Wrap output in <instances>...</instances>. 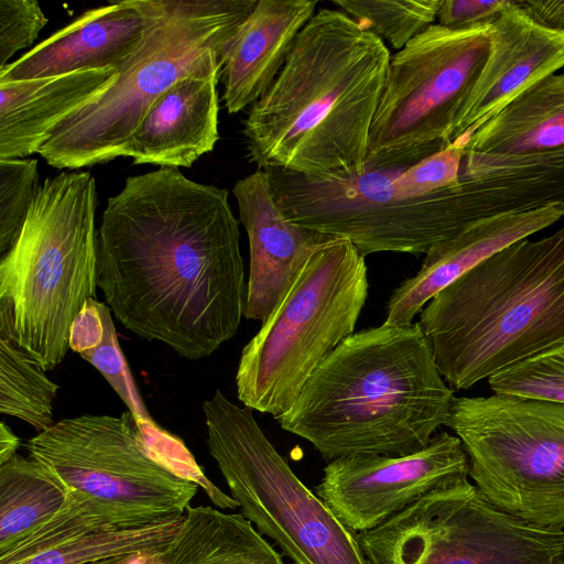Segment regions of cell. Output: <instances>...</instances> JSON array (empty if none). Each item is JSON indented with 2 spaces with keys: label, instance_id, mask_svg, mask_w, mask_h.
I'll return each mask as SVG.
<instances>
[{
  "label": "cell",
  "instance_id": "cell-10",
  "mask_svg": "<svg viewBox=\"0 0 564 564\" xmlns=\"http://www.w3.org/2000/svg\"><path fill=\"white\" fill-rule=\"evenodd\" d=\"M467 454L468 477L495 506L564 528V403L494 393L455 397L445 423Z\"/></svg>",
  "mask_w": 564,
  "mask_h": 564
},
{
  "label": "cell",
  "instance_id": "cell-22",
  "mask_svg": "<svg viewBox=\"0 0 564 564\" xmlns=\"http://www.w3.org/2000/svg\"><path fill=\"white\" fill-rule=\"evenodd\" d=\"M152 564H285L241 513L188 507L172 541L148 555Z\"/></svg>",
  "mask_w": 564,
  "mask_h": 564
},
{
  "label": "cell",
  "instance_id": "cell-6",
  "mask_svg": "<svg viewBox=\"0 0 564 564\" xmlns=\"http://www.w3.org/2000/svg\"><path fill=\"white\" fill-rule=\"evenodd\" d=\"M97 188L89 172L39 186L22 230L0 262V329L52 370L66 357L73 322L96 299Z\"/></svg>",
  "mask_w": 564,
  "mask_h": 564
},
{
  "label": "cell",
  "instance_id": "cell-4",
  "mask_svg": "<svg viewBox=\"0 0 564 564\" xmlns=\"http://www.w3.org/2000/svg\"><path fill=\"white\" fill-rule=\"evenodd\" d=\"M417 323L453 390L564 340V227L484 260L438 292Z\"/></svg>",
  "mask_w": 564,
  "mask_h": 564
},
{
  "label": "cell",
  "instance_id": "cell-33",
  "mask_svg": "<svg viewBox=\"0 0 564 564\" xmlns=\"http://www.w3.org/2000/svg\"><path fill=\"white\" fill-rule=\"evenodd\" d=\"M512 0H442L438 24L448 29H466L491 24Z\"/></svg>",
  "mask_w": 564,
  "mask_h": 564
},
{
  "label": "cell",
  "instance_id": "cell-17",
  "mask_svg": "<svg viewBox=\"0 0 564 564\" xmlns=\"http://www.w3.org/2000/svg\"><path fill=\"white\" fill-rule=\"evenodd\" d=\"M144 26L138 0L89 9L0 68V80L33 79L107 67L118 69L139 45Z\"/></svg>",
  "mask_w": 564,
  "mask_h": 564
},
{
  "label": "cell",
  "instance_id": "cell-3",
  "mask_svg": "<svg viewBox=\"0 0 564 564\" xmlns=\"http://www.w3.org/2000/svg\"><path fill=\"white\" fill-rule=\"evenodd\" d=\"M454 398L420 324L383 323L343 340L276 420L328 462L404 456L445 425Z\"/></svg>",
  "mask_w": 564,
  "mask_h": 564
},
{
  "label": "cell",
  "instance_id": "cell-11",
  "mask_svg": "<svg viewBox=\"0 0 564 564\" xmlns=\"http://www.w3.org/2000/svg\"><path fill=\"white\" fill-rule=\"evenodd\" d=\"M491 24H432L391 55L366 167L401 171L453 143L489 53Z\"/></svg>",
  "mask_w": 564,
  "mask_h": 564
},
{
  "label": "cell",
  "instance_id": "cell-8",
  "mask_svg": "<svg viewBox=\"0 0 564 564\" xmlns=\"http://www.w3.org/2000/svg\"><path fill=\"white\" fill-rule=\"evenodd\" d=\"M24 446L66 487L65 508L96 531L181 517L198 489L150 455L130 412L63 419Z\"/></svg>",
  "mask_w": 564,
  "mask_h": 564
},
{
  "label": "cell",
  "instance_id": "cell-14",
  "mask_svg": "<svg viewBox=\"0 0 564 564\" xmlns=\"http://www.w3.org/2000/svg\"><path fill=\"white\" fill-rule=\"evenodd\" d=\"M249 241V276L243 317L264 323L281 303L314 251L333 237L291 221L282 212L264 170L232 188Z\"/></svg>",
  "mask_w": 564,
  "mask_h": 564
},
{
  "label": "cell",
  "instance_id": "cell-31",
  "mask_svg": "<svg viewBox=\"0 0 564 564\" xmlns=\"http://www.w3.org/2000/svg\"><path fill=\"white\" fill-rule=\"evenodd\" d=\"M464 144L455 141L417 163L392 171L391 184L397 196L415 197L445 188L458 180Z\"/></svg>",
  "mask_w": 564,
  "mask_h": 564
},
{
  "label": "cell",
  "instance_id": "cell-37",
  "mask_svg": "<svg viewBox=\"0 0 564 564\" xmlns=\"http://www.w3.org/2000/svg\"><path fill=\"white\" fill-rule=\"evenodd\" d=\"M137 557H140V556L112 557V558H108V560L91 563V564H132Z\"/></svg>",
  "mask_w": 564,
  "mask_h": 564
},
{
  "label": "cell",
  "instance_id": "cell-16",
  "mask_svg": "<svg viewBox=\"0 0 564 564\" xmlns=\"http://www.w3.org/2000/svg\"><path fill=\"white\" fill-rule=\"evenodd\" d=\"M564 217V204L477 220L434 245L417 272L390 294L384 324L408 325L442 290L506 247L546 229Z\"/></svg>",
  "mask_w": 564,
  "mask_h": 564
},
{
  "label": "cell",
  "instance_id": "cell-9",
  "mask_svg": "<svg viewBox=\"0 0 564 564\" xmlns=\"http://www.w3.org/2000/svg\"><path fill=\"white\" fill-rule=\"evenodd\" d=\"M203 413L209 454L240 513L292 564H369L357 534L295 475L251 409L217 389Z\"/></svg>",
  "mask_w": 564,
  "mask_h": 564
},
{
  "label": "cell",
  "instance_id": "cell-5",
  "mask_svg": "<svg viewBox=\"0 0 564 564\" xmlns=\"http://www.w3.org/2000/svg\"><path fill=\"white\" fill-rule=\"evenodd\" d=\"M258 0H138L143 36L111 86L66 118L41 147L53 167L78 170L123 156L154 102L194 74L220 72L228 42Z\"/></svg>",
  "mask_w": 564,
  "mask_h": 564
},
{
  "label": "cell",
  "instance_id": "cell-2",
  "mask_svg": "<svg viewBox=\"0 0 564 564\" xmlns=\"http://www.w3.org/2000/svg\"><path fill=\"white\" fill-rule=\"evenodd\" d=\"M391 54L341 10L321 9L243 122L249 159L322 180L361 174Z\"/></svg>",
  "mask_w": 564,
  "mask_h": 564
},
{
  "label": "cell",
  "instance_id": "cell-13",
  "mask_svg": "<svg viewBox=\"0 0 564 564\" xmlns=\"http://www.w3.org/2000/svg\"><path fill=\"white\" fill-rule=\"evenodd\" d=\"M460 440L437 432L421 451L404 456L354 455L330 460L315 494L358 534L375 529L429 492L468 477Z\"/></svg>",
  "mask_w": 564,
  "mask_h": 564
},
{
  "label": "cell",
  "instance_id": "cell-23",
  "mask_svg": "<svg viewBox=\"0 0 564 564\" xmlns=\"http://www.w3.org/2000/svg\"><path fill=\"white\" fill-rule=\"evenodd\" d=\"M67 498L64 484L32 457L0 465V555L54 517Z\"/></svg>",
  "mask_w": 564,
  "mask_h": 564
},
{
  "label": "cell",
  "instance_id": "cell-24",
  "mask_svg": "<svg viewBox=\"0 0 564 564\" xmlns=\"http://www.w3.org/2000/svg\"><path fill=\"white\" fill-rule=\"evenodd\" d=\"M58 386L14 339L0 336V412L42 433L55 424L53 405Z\"/></svg>",
  "mask_w": 564,
  "mask_h": 564
},
{
  "label": "cell",
  "instance_id": "cell-30",
  "mask_svg": "<svg viewBox=\"0 0 564 564\" xmlns=\"http://www.w3.org/2000/svg\"><path fill=\"white\" fill-rule=\"evenodd\" d=\"M135 424L143 443L155 460L175 475L202 487L215 506L231 510L239 508L231 496L226 495L206 477L181 438L169 433L154 421L135 422Z\"/></svg>",
  "mask_w": 564,
  "mask_h": 564
},
{
  "label": "cell",
  "instance_id": "cell-29",
  "mask_svg": "<svg viewBox=\"0 0 564 564\" xmlns=\"http://www.w3.org/2000/svg\"><path fill=\"white\" fill-rule=\"evenodd\" d=\"M98 308L104 324L102 340L94 349L80 354V357L102 375L127 405L135 422H152L153 419L139 395L120 348L110 308L101 302H98Z\"/></svg>",
  "mask_w": 564,
  "mask_h": 564
},
{
  "label": "cell",
  "instance_id": "cell-19",
  "mask_svg": "<svg viewBox=\"0 0 564 564\" xmlns=\"http://www.w3.org/2000/svg\"><path fill=\"white\" fill-rule=\"evenodd\" d=\"M316 4L311 0H258L223 58L219 80L230 115L253 105L273 83Z\"/></svg>",
  "mask_w": 564,
  "mask_h": 564
},
{
  "label": "cell",
  "instance_id": "cell-15",
  "mask_svg": "<svg viewBox=\"0 0 564 564\" xmlns=\"http://www.w3.org/2000/svg\"><path fill=\"white\" fill-rule=\"evenodd\" d=\"M564 68V32L534 22L512 0L491 23L489 53L459 115L453 142L475 132L521 93Z\"/></svg>",
  "mask_w": 564,
  "mask_h": 564
},
{
  "label": "cell",
  "instance_id": "cell-12",
  "mask_svg": "<svg viewBox=\"0 0 564 564\" xmlns=\"http://www.w3.org/2000/svg\"><path fill=\"white\" fill-rule=\"evenodd\" d=\"M357 539L369 564H564V528L506 512L468 477L429 492Z\"/></svg>",
  "mask_w": 564,
  "mask_h": 564
},
{
  "label": "cell",
  "instance_id": "cell-26",
  "mask_svg": "<svg viewBox=\"0 0 564 564\" xmlns=\"http://www.w3.org/2000/svg\"><path fill=\"white\" fill-rule=\"evenodd\" d=\"M333 3L400 51L433 24L442 0H334Z\"/></svg>",
  "mask_w": 564,
  "mask_h": 564
},
{
  "label": "cell",
  "instance_id": "cell-35",
  "mask_svg": "<svg viewBox=\"0 0 564 564\" xmlns=\"http://www.w3.org/2000/svg\"><path fill=\"white\" fill-rule=\"evenodd\" d=\"M516 3L538 24L564 32V0H516Z\"/></svg>",
  "mask_w": 564,
  "mask_h": 564
},
{
  "label": "cell",
  "instance_id": "cell-34",
  "mask_svg": "<svg viewBox=\"0 0 564 564\" xmlns=\"http://www.w3.org/2000/svg\"><path fill=\"white\" fill-rule=\"evenodd\" d=\"M96 299L88 300L70 327L69 349L77 354L97 347L104 336V324Z\"/></svg>",
  "mask_w": 564,
  "mask_h": 564
},
{
  "label": "cell",
  "instance_id": "cell-25",
  "mask_svg": "<svg viewBox=\"0 0 564 564\" xmlns=\"http://www.w3.org/2000/svg\"><path fill=\"white\" fill-rule=\"evenodd\" d=\"M184 514L139 528L82 535L15 564H91L112 557L152 555L172 541Z\"/></svg>",
  "mask_w": 564,
  "mask_h": 564
},
{
  "label": "cell",
  "instance_id": "cell-32",
  "mask_svg": "<svg viewBox=\"0 0 564 564\" xmlns=\"http://www.w3.org/2000/svg\"><path fill=\"white\" fill-rule=\"evenodd\" d=\"M46 23L37 1L0 0V68L18 51L33 44Z\"/></svg>",
  "mask_w": 564,
  "mask_h": 564
},
{
  "label": "cell",
  "instance_id": "cell-36",
  "mask_svg": "<svg viewBox=\"0 0 564 564\" xmlns=\"http://www.w3.org/2000/svg\"><path fill=\"white\" fill-rule=\"evenodd\" d=\"M21 440L12 432L4 422L0 424V465L18 454Z\"/></svg>",
  "mask_w": 564,
  "mask_h": 564
},
{
  "label": "cell",
  "instance_id": "cell-18",
  "mask_svg": "<svg viewBox=\"0 0 564 564\" xmlns=\"http://www.w3.org/2000/svg\"><path fill=\"white\" fill-rule=\"evenodd\" d=\"M220 72L194 74L164 93L147 112L123 156L134 164L191 167L219 139L217 84Z\"/></svg>",
  "mask_w": 564,
  "mask_h": 564
},
{
  "label": "cell",
  "instance_id": "cell-21",
  "mask_svg": "<svg viewBox=\"0 0 564 564\" xmlns=\"http://www.w3.org/2000/svg\"><path fill=\"white\" fill-rule=\"evenodd\" d=\"M465 151L532 154L564 148V72L521 93L468 137Z\"/></svg>",
  "mask_w": 564,
  "mask_h": 564
},
{
  "label": "cell",
  "instance_id": "cell-7",
  "mask_svg": "<svg viewBox=\"0 0 564 564\" xmlns=\"http://www.w3.org/2000/svg\"><path fill=\"white\" fill-rule=\"evenodd\" d=\"M368 290L366 257L350 241L319 246L241 351L236 387L243 406L274 419L286 413L318 366L355 333Z\"/></svg>",
  "mask_w": 564,
  "mask_h": 564
},
{
  "label": "cell",
  "instance_id": "cell-20",
  "mask_svg": "<svg viewBox=\"0 0 564 564\" xmlns=\"http://www.w3.org/2000/svg\"><path fill=\"white\" fill-rule=\"evenodd\" d=\"M115 67L68 74L0 80V160L35 152L66 118L111 86Z\"/></svg>",
  "mask_w": 564,
  "mask_h": 564
},
{
  "label": "cell",
  "instance_id": "cell-27",
  "mask_svg": "<svg viewBox=\"0 0 564 564\" xmlns=\"http://www.w3.org/2000/svg\"><path fill=\"white\" fill-rule=\"evenodd\" d=\"M494 393L564 403V340L490 377Z\"/></svg>",
  "mask_w": 564,
  "mask_h": 564
},
{
  "label": "cell",
  "instance_id": "cell-28",
  "mask_svg": "<svg viewBox=\"0 0 564 564\" xmlns=\"http://www.w3.org/2000/svg\"><path fill=\"white\" fill-rule=\"evenodd\" d=\"M37 161L0 160V253L18 239L39 188Z\"/></svg>",
  "mask_w": 564,
  "mask_h": 564
},
{
  "label": "cell",
  "instance_id": "cell-1",
  "mask_svg": "<svg viewBox=\"0 0 564 564\" xmlns=\"http://www.w3.org/2000/svg\"><path fill=\"white\" fill-rule=\"evenodd\" d=\"M97 286L133 334L210 356L238 332L247 295L228 191L172 167L128 177L102 213Z\"/></svg>",
  "mask_w": 564,
  "mask_h": 564
}]
</instances>
